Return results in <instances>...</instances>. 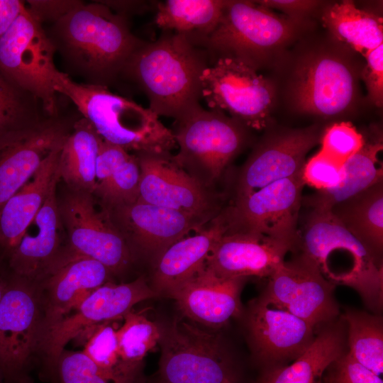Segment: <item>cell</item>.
<instances>
[{
	"label": "cell",
	"instance_id": "1",
	"mask_svg": "<svg viewBox=\"0 0 383 383\" xmlns=\"http://www.w3.org/2000/svg\"><path fill=\"white\" fill-rule=\"evenodd\" d=\"M47 33L72 72L87 84L106 87L123 76L144 43L131 32L128 17L99 1H83Z\"/></svg>",
	"mask_w": 383,
	"mask_h": 383
},
{
	"label": "cell",
	"instance_id": "2",
	"mask_svg": "<svg viewBox=\"0 0 383 383\" xmlns=\"http://www.w3.org/2000/svg\"><path fill=\"white\" fill-rule=\"evenodd\" d=\"M211 63L199 41L182 34L162 31L135 52L123 76L145 94L149 109L158 116L176 119L200 104L201 78Z\"/></svg>",
	"mask_w": 383,
	"mask_h": 383
},
{
	"label": "cell",
	"instance_id": "3",
	"mask_svg": "<svg viewBox=\"0 0 383 383\" xmlns=\"http://www.w3.org/2000/svg\"><path fill=\"white\" fill-rule=\"evenodd\" d=\"M333 285L356 290L367 306H382V257L361 243L330 212L311 210L296 248Z\"/></svg>",
	"mask_w": 383,
	"mask_h": 383
},
{
	"label": "cell",
	"instance_id": "4",
	"mask_svg": "<svg viewBox=\"0 0 383 383\" xmlns=\"http://www.w3.org/2000/svg\"><path fill=\"white\" fill-rule=\"evenodd\" d=\"M55 90L69 99L103 140L128 152L170 153L177 147L171 129L149 108L108 87L77 83L60 72Z\"/></svg>",
	"mask_w": 383,
	"mask_h": 383
},
{
	"label": "cell",
	"instance_id": "5",
	"mask_svg": "<svg viewBox=\"0 0 383 383\" xmlns=\"http://www.w3.org/2000/svg\"><path fill=\"white\" fill-rule=\"evenodd\" d=\"M247 127L225 113L200 104L174 119L171 131L177 164L205 187L212 189L248 139Z\"/></svg>",
	"mask_w": 383,
	"mask_h": 383
},
{
	"label": "cell",
	"instance_id": "6",
	"mask_svg": "<svg viewBox=\"0 0 383 383\" xmlns=\"http://www.w3.org/2000/svg\"><path fill=\"white\" fill-rule=\"evenodd\" d=\"M43 338L39 283L13 274L0 300V372L9 383H33Z\"/></svg>",
	"mask_w": 383,
	"mask_h": 383
},
{
	"label": "cell",
	"instance_id": "7",
	"mask_svg": "<svg viewBox=\"0 0 383 383\" xmlns=\"http://www.w3.org/2000/svg\"><path fill=\"white\" fill-rule=\"evenodd\" d=\"M160 380L165 383H241V374L218 335L184 318L158 324Z\"/></svg>",
	"mask_w": 383,
	"mask_h": 383
},
{
	"label": "cell",
	"instance_id": "8",
	"mask_svg": "<svg viewBox=\"0 0 383 383\" xmlns=\"http://www.w3.org/2000/svg\"><path fill=\"white\" fill-rule=\"evenodd\" d=\"M55 47L25 6L0 38V71L38 99L50 116L59 114L55 81L60 72L54 62Z\"/></svg>",
	"mask_w": 383,
	"mask_h": 383
},
{
	"label": "cell",
	"instance_id": "9",
	"mask_svg": "<svg viewBox=\"0 0 383 383\" xmlns=\"http://www.w3.org/2000/svg\"><path fill=\"white\" fill-rule=\"evenodd\" d=\"M158 296L143 276L127 283L109 282L96 289L47 333L40 358L41 379L58 383L57 362L71 340L101 323L123 318L136 304Z\"/></svg>",
	"mask_w": 383,
	"mask_h": 383
},
{
	"label": "cell",
	"instance_id": "10",
	"mask_svg": "<svg viewBox=\"0 0 383 383\" xmlns=\"http://www.w3.org/2000/svg\"><path fill=\"white\" fill-rule=\"evenodd\" d=\"M294 33L288 18L255 1H226L221 20L204 44L213 61L218 57L239 59L256 70L272 49Z\"/></svg>",
	"mask_w": 383,
	"mask_h": 383
},
{
	"label": "cell",
	"instance_id": "11",
	"mask_svg": "<svg viewBox=\"0 0 383 383\" xmlns=\"http://www.w3.org/2000/svg\"><path fill=\"white\" fill-rule=\"evenodd\" d=\"M201 99L210 109L227 112L247 128H265L274 101L271 84L245 62L214 59L201 78Z\"/></svg>",
	"mask_w": 383,
	"mask_h": 383
},
{
	"label": "cell",
	"instance_id": "12",
	"mask_svg": "<svg viewBox=\"0 0 383 383\" xmlns=\"http://www.w3.org/2000/svg\"><path fill=\"white\" fill-rule=\"evenodd\" d=\"M301 172L235 199L221 211L226 233L260 234L291 243L296 248L305 185Z\"/></svg>",
	"mask_w": 383,
	"mask_h": 383
},
{
	"label": "cell",
	"instance_id": "13",
	"mask_svg": "<svg viewBox=\"0 0 383 383\" xmlns=\"http://www.w3.org/2000/svg\"><path fill=\"white\" fill-rule=\"evenodd\" d=\"M59 209L68 240L62 252L96 260L113 275L123 273L135 259L104 207L97 208L93 194L71 189Z\"/></svg>",
	"mask_w": 383,
	"mask_h": 383
},
{
	"label": "cell",
	"instance_id": "14",
	"mask_svg": "<svg viewBox=\"0 0 383 383\" xmlns=\"http://www.w3.org/2000/svg\"><path fill=\"white\" fill-rule=\"evenodd\" d=\"M335 287L299 254L278 266L259 297L267 305L287 311L316 328L334 321L339 315Z\"/></svg>",
	"mask_w": 383,
	"mask_h": 383
},
{
	"label": "cell",
	"instance_id": "15",
	"mask_svg": "<svg viewBox=\"0 0 383 383\" xmlns=\"http://www.w3.org/2000/svg\"><path fill=\"white\" fill-rule=\"evenodd\" d=\"M140 179L138 200L195 216L209 223L222 211V196L205 187L170 153H134Z\"/></svg>",
	"mask_w": 383,
	"mask_h": 383
},
{
	"label": "cell",
	"instance_id": "16",
	"mask_svg": "<svg viewBox=\"0 0 383 383\" xmlns=\"http://www.w3.org/2000/svg\"><path fill=\"white\" fill-rule=\"evenodd\" d=\"M103 206L135 257L147 259L152 265L172 244L208 224L192 214L138 200Z\"/></svg>",
	"mask_w": 383,
	"mask_h": 383
},
{
	"label": "cell",
	"instance_id": "17",
	"mask_svg": "<svg viewBox=\"0 0 383 383\" xmlns=\"http://www.w3.org/2000/svg\"><path fill=\"white\" fill-rule=\"evenodd\" d=\"M77 119L57 114L0 138V209L47 157L63 145Z\"/></svg>",
	"mask_w": 383,
	"mask_h": 383
},
{
	"label": "cell",
	"instance_id": "18",
	"mask_svg": "<svg viewBox=\"0 0 383 383\" xmlns=\"http://www.w3.org/2000/svg\"><path fill=\"white\" fill-rule=\"evenodd\" d=\"M320 138L318 129L311 127L288 131L263 139L239 172L235 199L301 173L306 154L320 143Z\"/></svg>",
	"mask_w": 383,
	"mask_h": 383
},
{
	"label": "cell",
	"instance_id": "19",
	"mask_svg": "<svg viewBox=\"0 0 383 383\" xmlns=\"http://www.w3.org/2000/svg\"><path fill=\"white\" fill-rule=\"evenodd\" d=\"M247 329L254 356L265 368L294 360L316 336L312 326L259 296L248 306Z\"/></svg>",
	"mask_w": 383,
	"mask_h": 383
},
{
	"label": "cell",
	"instance_id": "20",
	"mask_svg": "<svg viewBox=\"0 0 383 383\" xmlns=\"http://www.w3.org/2000/svg\"><path fill=\"white\" fill-rule=\"evenodd\" d=\"M112 275L96 260L60 252L45 277L38 282L44 313V338L53 326L89 294L111 282Z\"/></svg>",
	"mask_w": 383,
	"mask_h": 383
},
{
	"label": "cell",
	"instance_id": "21",
	"mask_svg": "<svg viewBox=\"0 0 383 383\" xmlns=\"http://www.w3.org/2000/svg\"><path fill=\"white\" fill-rule=\"evenodd\" d=\"M355 90L348 66L335 57L321 55L311 57L298 70L293 99L301 112L331 117L350 106Z\"/></svg>",
	"mask_w": 383,
	"mask_h": 383
},
{
	"label": "cell",
	"instance_id": "22",
	"mask_svg": "<svg viewBox=\"0 0 383 383\" xmlns=\"http://www.w3.org/2000/svg\"><path fill=\"white\" fill-rule=\"evenodd\" d=\"M294 249L291 243L260 234L226 233L209 254L206 265L224 277L268 278Z\"/></svg>",
	"mask_w": 383,
	"mask_h": 383
},
{
	"label": "cell",
	"instance_id": "23",
	"mask_svg": "<svg viewBox=\"0 0 383 383\" xmlns=\"http://www.w3.org/2000/svg\"><path fill=\"white\" fill-rule=\"evenodd\" d=\"M245 279L219 276L205 265L169 297L189 320L219 328L241 314L240 296Z\"/></svg>",
	"mask_w": 383,
	"mask_h": 383
},
{
	"label": "cell",
	"instance_id": "24",
	"mask_svg": "<svg viewBox=\"0 0 383 383\" xmlns=\"http://www.w3.org/2000/svg\"><path fill=\"white\" fill-rule=\"evenodd\" d=\"M55 184L43 205L9 256L13 274L40 282L60 252L63 228Z\"/></svg>",
	"mask_w": 383,
	"mask_h": 383
},
{
	"label": "cell",
	"instance_id": "25",
	"mask_svg": "<svg viewBox=\"0 0 383 383\" xmlns=\"http://www.w3.org/2000/svg\"><path fill=\"white\" fill-rule=\"evenodd\" d=\"M221 213L194 235L172 244L153 263L152 288L158 295L169 297L206 265L209 254L227 231Z\"/></svg>",
	"mask_w": 383,
	"mask_h": 383
},
{
	"label": "cell",
	"instance_id": "26",
	"mask_svg": "<svg viewBox=\"0 0 383 383\" xmlns=\"http://www.w3.org/2000/svg\"><path fill=\"white\" fill-rule=\"evenodd\" d=\"M62 145L53 150L0 209V247L9 256L23 233L59 182L58 159Z\"/></svg>",
	"mask_w": 383,
	"mask_h": 383
},
{
	"label": "cell",
	"instance_id": "27",
	"mask_svg": "<svg viewBox=\"0 0 383 383\" xmlns=\"http://www.w3.org/2000/svg\"><path fill=\"white\" fill-rule=\"evenodd\" d=\"M343 328L335 321L322 326L292 363L265 368L256 383H323L327 369L345 353Z\"/></svg>",
	"mask_w": 383,
	"mask_h": 383
},
{
	"label": "cell",
	"instance_id": "28",
	"mask_svg": "<svg viewBox=\"0 0 383 383\" xmlns=\"http://www.w3.org/2000/svg\"><path fill=\"white\" fill-rule=\"evenodd\" d=\"M103 139L83 117L74 122L61 148L57 171L60 179L75 191L94 194L96 162Z\"/></svg>",
	"mask_w": 383,
	"mask_h": 383
},
{
	"label": "cell",
	"instance_id": "29",
	"mask_svg": "<svg viewBox=\"0 0 383 383\" xmlns=\"http://www.w3.org/2000/svg\"><path fill=\"white\" fill-rule=\"evenodd\" d=\"M382 148V139L365 141L362 148L343 163V178L336 187L302 198V203L311 210L329 211L382 182L383 169L377 157Z\"/></svg>",
	"mask_w": 383,
	"mask_h": 383
},
{
	"label": "cell",
	"instance_id": "30",
	"mask_svg": "<svg viewBox=\"0 0 383 383\" xmlns=\"http://www.w3.org/2000/svg\"><path fill=\"white\" fill-rule=\"evenodd\" d=\"M94 192L104 206L138 200L140 170L135 154L103 140L99 152Z\"/></svg>",
	"mask_w": 383,
	"mask_h": 383
},
{
	"label": "cell",
	"instance_id": "31",
	"mask_svg": "<svg viewBox=\"0 0 383 383\" xmlns=\"http://www.w3.org/2000/svg\"><path fill=\"white\" fill-rule=\"evenodd\" d=\"M326 211H330L355 237L382 257L383 181Z\"/></svg>",
	"mask_w": 383,
	"mask_h": 383
},
{
	"label": "cell",
	"instance_id": "32",
	"mask_svg": "<svg viewBox=\"0 0 383 383\" xmlns=\"http://www.w3.org/2000/svg\"><path fill=\"white\" fill-rule=\"evenodd\" d=\"M225 0H167L156 4L155 23L162 31L187 35L201 44L218 24Z\"/></svg>",
	"mask_w": 383,
	"mask_h": 383
},
{
	"label": "cell",
	"instance_id": "33",
	"mask_svg": "<svg viewBox=\"0 0 383 383\" xmlns=\"http://www.w3.org/2000/svg\"><path fill=\"white\" fill-rule=\"evenodd\" d=\"M322 21L339 40L363 56L383 44L382 18L358 9L351 1L328 6Z\"/></svg>",
	"mask_w": 383,
	"mask_h": 383
},
{
	"label": "cell",
	"instance_id": "34",
	"mask_svg": "<svg viewBox=\"0 0 383 383\" xmlns=\"http://www.w3.org/2000/svg\"><path fill=\"white\" fill-rule=\"evenodd\" d=\"M347 323L349 354L379 376L383 372V323L380 316L355 309L343 315Z\"/></svg>",
	"mask_w": 383,
	"mask_h": 383
},
{
	"label": "cell",
	"instance_id": "35",
	"mask_svg": "<svg viewBox=\"0 0 383 383\" xmlns=\"http://www.w3.org/2000/svg\"><path fill=\"white\" fill-rule=\"evenodd\" d=\"M48 117L50 116L38 99L0 71V138L15 131L33 128Z\"/></svg>",
	"mask_w": 383,
	"mask_h": 383
},
{
	"label": "cell",
	"instance_id": "36",
	"mask_svg": "<svg viewBox=\"0 0 383 383\" xmlns=\"http://www.w3.org/2000/svg\"><path fill=\"white\" fill-rule=\"evenodd\" d=\"M109 322L89 331L82 352L116 381L120 383H142V368L130 365L122 360L118 350L116 329Z\"/></svg>",
	"mask_w": 383,
	"mask_h": 383
},
{
	"label": "cell",
	"instance_id": "37",
	"mask_svg": "<svg viewBox=\"0 0 383 383\" xmlns=\"http://www.w3.org/2000/svg\"><path fill=\"white\" fill-rule=\"evenodd\" d=\"M123 318V325L116 329L119 354L125 362L142 368L143 358L159 343V325L140 312L130 311Z\"/></svg>",
	"mask_w": 383,
	"mask_h": 383
},
{
	"label": "cell",
	"instance_id": "38",
	"mask_svg": "<svg viewBox=\"0 0 383 383\" xmlns=\"http://www.w3.org/2000/svg\"><path fill=\"white\" fill-rule=\"evenodd\" d=\"M365 142L363 135L352 123L343 121L326 129L320 138L321 148L319 151L343 165L362 148Z\"/></svg>",
	"mask_w": 383,
	"mask_h": 383
},
{
	"label": "cell",
	"instance_id": "39",
	"mask_svg": "<svg viewBox=\"0 0 383 383\" xmlns=\"http://www.w3.org/2000/svg\"><path fill=\"white\" fill-rule=\"evenodd\" d=\"M58 383H120L105 374L82 352L65 349L57 362Z\"/></svg>",
	"mask_w": 383,
	"mask_h": 383
},
{
	"label": "cell",
	"instance_id": "40",
	"mask_svg": "<svg viewBox=\"0 0 383 383\" xmlns=\"http://www.w3.org/2000/svg\"><path fill=\"white\" fill-rule=\"evenodd\" d=\"M304 184L318 191H325L336 187L343 179V165L317 152L304 164L302 172Z\"/></svg>",
	"mask_w": 383,
	"mask_h": 383
},
{
	"label": "cell",
	"instance_id": "41",
	"mask_svg": "<svg viewBox=\"0 0 383 383\" xmlns=\"http://www.w3.org/2000/svg\"><path fill=\"white\" fill-rule=\"evenodd\" d=\"M324 383H383L375 374L344 353L326 370Z\"/></svg>",
	"mask_w": 383,
	"mask_h": 383
},
{
	"label": "cell",
	"instance_id": "42",
	"mask_svg": "<svg viewBox=\"0 0 383 383\" xmlns=\"http://www.w3.org/2000/svg\"><path fill=\"white\" fill-rule=\"evenodd\" d=\"M364 57L366 65L362 79L367 89L369 99L377 107L383 104V44L367 52Z\"/></svg>",
	"mask_w": 383,
	"mask_h": 383
},
{
	"label": "cell",
	"instance_id": "43",
	"mask_svg": "<svg viewBox=\"0 0 383 383\" xmlns=\"http://www.w3.org/2000/svg\"><path fill=\"white\" fill-rule=\"evenodd\" d=\"M82 2L79 0H28L25 3L27 9L40 23L52 25Z\"/></svg>",
	"mask_w": 383,
	"mask_h": 383
},
{
	"label": "cell",
	"instance_id": "44",
	"mask_svg": "<svg viewBox=\"0 0 383 383\" xmlns=\"http://www.w3.org/2000/svg\"><path fill=\"white\" fill-rule=\"evenodd\" d=\"M270 10L277 9L289 15H300L311 11L318 2L308 0H262L255 1Z\"/></svg>",
	"mask_w": 383,
	"mask_h": 383
},
{
	"label": "cell",
	"instance_id": "45",
	"mask_svg": "<svg viewBox=\"0 0 383 383\" xmlns=\"http://www.w3.org/2000/svg\"><path fill=\"white\" fill-rule=\"evenodd\" d=\"M26 6L20 0H0V38L11 27Z\"/></svg>",
	"mask_w": 383,
	"mask_h": 383
},
{
	"label": "cell",
	"instance_id": "46",
	"mask_svg": "<svg viewBox=\"0 0 383 383\" xmlns=\"http://www.w3.org/2000/svg\"><path fill=\"white\" fill-rule=\"evenodd\" d=\"M113 11L128 17V14L140 13L149 9L148 3L143 1H99Z\"/></svg>",
	"mask_w": 383,
	"mask_h": 383
},
{
	"label": "cell",
	"instance_id": "47",
	"mask_svg": "<svg viewBox=\"0 0 383 383\" xmlns=\"http://www.w3.org/2000/svg\"><path fill=\"white\" fill-rule=\"evenodd\" d=\"M9 277H4V275L0 271V300L5 292Z\"/></svg>",
	"mask_w": 383,
	"mask_h": 383
},
{
	"label": "cell",
	"instance_id": "48",
	"mask_svg": "<svg viewBox=\"0 0 383 383\" xmlns=\"http://www.w3.org/2000/svg\"><path fill=\"white\" fill-rule=\"evenodd\" d=\"M0 383H9L5 378L3 377L2 374L0 372Z\"/></svg>",
	"mask_w": 383,
	"mask_h": 383
},
{
	"label": "cell",
	"instance_id": "49",
	"mask_svg": "<svg viewBox=\"0 0 383 383\" xmlns=\"http://www.w3.org/2000/svg\"><path fill=\"white\" fill-rule=\"evenodd\" d=\"M158 383H165V382H164L160 380V381L158 382Z\"/></svg>",
	"mask_w": 383,
	"mask_h": 383
}]
</instances>
